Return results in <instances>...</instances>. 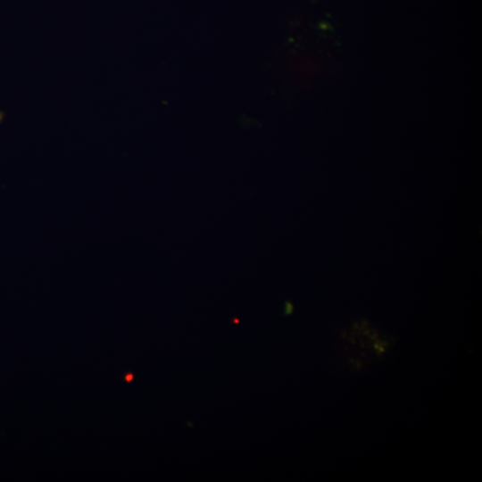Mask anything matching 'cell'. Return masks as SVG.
<instances>
[{
  "instance_id": "1",
  "label": "cell",
  "mask_w": 482,
  "mask_h": 482,
  "mask_svg": "<svg viewBox=\"0 0 482 482\" xmlns=\"http://www.w3.org/2000/svg\"><path fill=\"white\" fill-rule=\"evenodd\" d=\"M1 117H2V114L0 113V119H1Z\"/></svg>"
}]
</instances>
